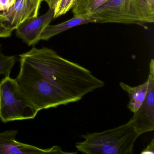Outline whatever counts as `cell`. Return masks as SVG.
<instances>
[{"label":"cell","instance_id":"1","mask_svg":"<svg viewBox=\"0 0 154 154\" xmlns=\"http://www.w3.org/2000/svg\"><path fill=\"white\" fill-rule=\"evenodd\" d=\"M20 62L16 80L38 111L79 101L104 85L90 70L50 48H33L20 55Z\"/></svg>","mask_w":154,"mask_h":154},{"label":"cell","instance_id":"2","mask_svg":"<svg viewBox=\"0 0 154 154\" xmlns=\"http://www.w3.org/2000/svg\"><path fill=\"white\" fill-rule=\"evenodd\" d=\"M140 136L130 119L114 128L82 135L84 140L76 142L75 147L85 154H131Z\"/></svg>","mask_w":154,"mask_h":154},{"label":"cell","instance_id":"3","mask_svg":"<svg viewBox=\"0 0 154 154\" xmlns=\"http://www.w3.org/2000/svg\"><path fill=\"white\" fill-rule=\"evenodd\" d=\"M38 112L16 78L5 76L0 81V120L2 122L32 119Z\"/></svg>","mask_w":154,"mask_h":154},{"label":"cell","instance_id":"4","mask_svg":"<svg viewBox=\"0 0 154 154\" xmlns=\"http://www.w3.org/2000/svg\"><path fill=\"white\" fill-rule=\"evenodd\" d=\"M92 15L96 23L140 25L132 13L131 0H108Z\"/></svg>","mask_w":154,"mask_h":154},{"label":"cell","instance_id":"5","mask_svg":"<svg viewBox=\"0 0 154 154\" xmlns=\"http://www.w3.org/2000/svg\"><path fill=\"white\" fill-rule=\"evenodd\" d=\"M148 86L146 97L138 110L130 119L140 135L154 130V60H150Z\"/></svg>","mask_w":154,"mask_h":154},{"label":"cell","instance_id":"6","mask_svg":"<svg viewBox=\"0 0 154 154\" xmlns=\"http://www.w3.org/2000/svg\"><path fill=\"white\" fill-rule=\"evenodd\" d=\"M18 133L17 130H9L0 132V154H75L64 152L58 146L42 149L33 145L17 141Z\"/></svg>","mask_w":154,"mask_h":154},{"label":"cell","instance_id":"7","mask_svg":"<svg viewBox=\"0 0 154 154\" xmlns=\"http://www.w3.org/2000/svg\"><path fill=\"white\" fill-rule=\"evenodd\" d=\"M43 0H16L8 10L0 12V19L6 27L16 29L21 23L38 15Z\"/></svg>","mask_w":154,"mask_h":154},{"label":"cell","instance_id":"8","mask_svg":"<svg viewBox=\"0 0 154 154\" xmlns=\"http://www.w3.org/2000/svg\"><path fill=\"white\" fill-rule=\"evenodd\" d=\"M54 9L49 8L42 16L30 18L16 29L17 36L28 46H33L40 40V36L45 29L54 19Z\"/></svg>","mask_w":154,"mask_h":154},{"label":"cell","instance_id":"9","mask_svg":"<svg viewBox=\"0 0 154 154\" xmlns=\"http://www.w3.org/2000/svg\"><path fill=\"white\" fill-rule=\"evenodd\" d=\"M90 23H96V20L92 15L85 16H74L69 20L58 25L48 26L40 36V40H48L51 38L66 30L80 25Z\"/></svg>","mask_w":154,"mask_h":154},{"label":"cell","instance_id":"10","mask_svg":"<svg viewBox=\"0 0 154 154\" xmlns=\"http://www.w3.org/2000/svg\"><path fill=\"white\" fill-rule=\"evenodd\" d=\"M119 85L128 93L129 97L128 109L131 112L135 113L140 107L146 97L148 86L147 79L145 82L136 87H131L123 82H120Z\"/></svg>","mask_w":154,"mask_h":154},{"label":"cell","instance_id":"11","mask_svg":"<svg viewBox=\"0 0 154 154\" xmlns=\"http://www.w3.org/2000/svg\"><path fill=\"white\" fill-rule=\"evenodd\" d=\"M132 13L140 25L154 21V0H131Z\"/></svg>","mask_w":154,"mask_h":154},{"label":"cell","instance_id":"12","mask_svg":"<svg viewBox=\"0 0 154 154\" xmlns=\"http://www.w3.org/2000/svg\"><path fill=\"white\" fill-rule=\"evenodd\" d=\"M108 0H76L72 8L74 16H85L94 14Z\"/></svg>","mask_w":154,"mask_h":154},{"label":"cell","instance_id":"13","mask_svg":"<svg viewBox=\"0 0 154 154\" xmlns=\"http://www.w3.org/2000/svg\"><path fill=\"white\" fill-rule=\"evenodd\" d=\"M17 62L15 56H5L3 55L0 58V75L10 76L12 68Z\"/></svg>","mask_w":154,"mask_h":154},{"label":"cell","instance_id":"14","mask_svg":"<svg viewBox=\"0 0 154 154\" xmlns=\"http://www.w3.org/2000/svg\"><path fill=\"white\" fill-rule=\"evenodd\" d=\"M76 0H58L54 9V19L65 15L73 8Z\"/></svg>","mask_w":154,"mask_h":154},{"label":"cell","instance_id":"15","mask_svg":"<svg viewBox=\"0 0 154 154\" xmlns=\"http://www.w3.org/2000/svg\"><path fill=\"white\" fill-rule=\"evenodd\" d=\"M16 1V0H0V12L9 9Z\"/></svg>","mask_w":154,"mask_h":154},{"label":"cell","instance_id":"16","mask_svg":"<svg viewBox=\"0 0 154 154\" xmlns=\"http://www.w3.org/2000/svg\"><path fill=\"white\" fill-rule=\"evenodd\" d=\"M13 30L6 27L3 25L0 19V38L9 37L11 36Z\"/></svg>","mask_w":154,"mask_h":154},{"label":"cell","instance_id":"17","mask_svg":"<svg viewBox=\"0 0 154 154\" xmlns=\"http://www.w3.org/2000/svg\"><path fill=\"white\" fill-rule=\"evenodd\" d=\"M141 154H154V139L151 140L149 144L143 149L141 152Z\"/></svg>","mask_w":154,"mask_h":154},{"label":"cell","instance_id":"18","mask_svg":"<svg viewBox=\"0 0 154 154\" xmlns=\"http://www.w3.org/2000/svg\"><path fill=\"white\" fill-rule=\"evenodd\" d=\"M58 0H43V1L46 2L48 4L49 8L54 9Z\"/></svg>","mask_w":154,"mask_h":154},{"label":"cell","instance_id":"19","mask_svg":"<svg viewBox=\"0 0 154 154\" xmlns=\"http://www.w3.org/2000/svg\"><path fill=\"white\" fill-rule=\"evenodd\" d=\"M3 55V54H2L1 52V45H0V58H1V57H2V56Z\"/></svg>","mask_w":154,"mask_h":154}]
</instances>
